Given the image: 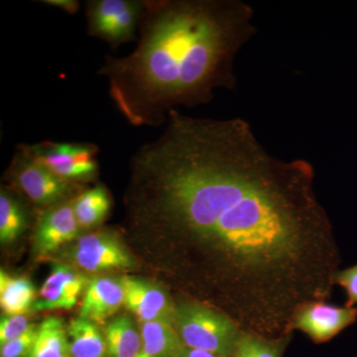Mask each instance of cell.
I'll use <instances>...</instances> for the list:
<instances>
[{"mask_svg": "<svg viewBox=\"0 0 357 357\" xmlns=\"http://www.w3.org/2000/svg\"><path fill=\"white\" fill-rule=\"evenodd\" d=\"M311 168L282 161L239 117L210 119L176 150L160 174L162 217L215 239L250 261L294 251Z\"/></svg>", "mask_w": 357, "mask_h": 357, "instance_id": "obj_1", "label": "cell"}, {"mask_svg": "<svg viewBox=\"0 0 357 357\" xmlns=\"http://www.w3.org/2000/svg\"><path fill=\"white\" fill-rule=\"evenodd\" d=\"M140 39L124 57L107 56L98 74L130 126L159 128L169 112L213 102L237 84L236 59L255 37L243 0H146Z\"/></svg>", "mask_w": 357, "mask_h": 357, "instance_id": "obj_2", "label": "cell"}, {"mask_svg": "<svg viewBox=\"0 0 357 357\" xmlns=\"http://www.w3.org/2000/svg\"><path fill=\"white\" fill-rule=\"evenodd\" d=\"M174 324L183 344L189 349L227 356L238 344L232 321L201 305L185 304L177 307Z\"/></svg>", "mask_w": 357, "mask_h": 357, "instance_id": "obj_3", "label": "cell"}, {"mask_svg": "<svg viewBox=\"0 0 357 357\" xmlns=\"http://www.w3.org/2000/svg\"><path fill=\"white\" fill-rule=\"evenodd\" d=\"M18 149L70 182H86L98 174V148L89 143L42 141L38 144L20 145Z\"/></svg>", "mask_w": 357, "mask_h": 357, "instance_id": "obj_4", "label": "cell"}, {"mask_svg": "<svg viewBox=\"0 0 357 357\" xmlns=\"http://www.w3.org/2000/svg\"><path fill=\"white\" fill-rule=\"evenodd\" d=\"M14 181L27 198L41 208H50L68 201L76 183L59 177L18 149L13 162Z\"/></svg>", "mask_w": 357, "mask_h": 357, "instance_id": "obj_5", "label": "cell"}, {"mask_svg": "<svg viewBox=\"0 0 357 357\" xmlns=\"http://www.w3.org/2000/svg\"><path fill=\"white\" fill-rule=\"evenodd\" d=\"M73 259L89 272L124 269L133 265L128 251L109 232H96L82 236L73 249Z\"/></svg>", "mask_w": 357, "mask_h": 357, "instance_id": "obj_6", "label": "cell"}, {"mask_svg": "<svg viewBox=\"0 0 357 357\" xmlns=\"http://www.w3.org/2000/svg\"><path fill=\"white\" fill-rule=\"evenodd\" d=\"M79 229L72 199L46 208L37 222L35 252L41 256L51 255L63 244L74 241Z\"/></svg>", "mask_w": 357, "mask_h": 357, "instance_id": "obj_7", "label": "cell"}, {"mask_svg": "<svg viewBox=\"0 0 357 357\" xmlns=\"http://www.w3.org/2000/svg\"><path fill=\"white\" fill-rule=\"evenodd\" d=\"M124 305L137 316L141 323L165 321L174 323L176 309L165 291L141 279L123 277Z\"/></svg>", "mask_w": 357, "mask_h": 357, "instance_id": "obj_8", "label": "cell"}, {"mask_svg": "<svg viewBox=\"0 0 357 357\" xmlns=\"http://www.w3.org/2000/svg\"><path fill=\"white\" fill-rule=\"evenodd\" d=\"M88 280L68 265L56 264L40 289L33 311L70 310L77 304Z\"/></svg>", "mask_w": 357, "mask_h": 357, "instance_id": "obj_9", "label": "cell"}, {"mask_svg": "<svg viewBox=\"0 0 357 357\" xmlns=\"http://www.w3.org/2000/svg\"><path fill=\"white\" fill-rule=\"evenodd\" d=\"M357 319L354 307H338L316 303L305 307L295 319V326L314 342H323L352 325Z\"/></svg>", "mask_w": 357, "mask_h": 357, "instance_id": "obj_10", "label": "cell"}, {"mask_svg": "<svg viewBox=\"0 0 357 357\" xmlns=\"http://www.w3.org/2000/svg\"><path fill=\"white\" fill-rule=\"evenodd\" d=\"M124 304L121 280L96 277L86 286L79 317L95 324H102Z\"/></svg>", "mask_w": 357, "mask_h": 357, "instance_id": "obj_11", "label": "cell"}, {"mask_svg": "<svg viewBox=\"0 0 357 357\" xmlns=\"http://www.w3.org/2000/svg\"><path fill=\"white\" fill-rule=\"evenodd\" d=\"M142 347L136 357H182L185 347L178 333L165 321H145L141 325Z\"/></svg>", "mask_w": 357, "mask_h": 357, "instance_id": "obj_12", "label": "cell"}, {"mask_svg": "<svg viewBox=\"0 0 357 357\" xmlns=\"http://www.w3.org/2000/svg\"><path fill=\"white\" fill-rule=\"evenodd\" d=\"M37 299L32 282L26 277H13L0 272V306L6 316L27 314Z\"/></svg>", "mask_w": 357, "mask_h": 357, "instance_id": "obj_13", "label": "cell"}, {"mask_svg": "<svg viewBox=\"0 0 357 357\" xmlns=\"http://www.w3.org/2000/svg\"><path fill=\"white\" fill-rule=\"evenodd\" d=\"M79 229L98 227L107 218L112 206L109 192L102 185L86 190L72 199Z\"/></svg>", "mask_w": 357, "mask_h": 357, "instance_id": "obj_14", "label": "cell"}, {"mask_svg": "<svg viewBox=\"0 0 357 357\" xmlns=\"http://www.w3.org/2000/svg\"><path fill=\"white\" fill-rule=\"evenodd\" d=\"M68 333L73 357L107 356V340L93 321L81 317L72 319L68 326Z\"/></svg>", "mask_w": 357, "mask_h": 357, "instance_id": "obj_15", "label": "cell"}, {"mask_svg": "<svg viewBox=\"0 0 357 357\" xmlns=\"http://www.w3.org/2000/svg\"><path fill=\"white\" fill-rule=\"evenodd\" d=\"M109 357H136L142 347V337L132 319L119 317L105 328Z\"/></svg>", "mask_w": 357, "mask_h": 357, "instance_id": "obj_16", "label": "cell"}, {"mask_svg": "<svg viewBox=\"0 0 357 357\" xmlns=\"http://www.w3.org/2000/svg\"><path fill=\"white\" fill-rule=\"evenodd\" d=\"M70 342L62 319L50 317L38 326L36 340L28 357H70Z\"/></svg>", "mask_w": 357, "mask_h": 357, "instance_id": "obj_17", "label": "cell"}, {"mask_svg": "<svg viewBox=\"0 0 357 357\" xmlns=\"http://www.w3.org/2000/svg\"><path fill=\"white\" fill-rule=\"evenodd\" d=\"M134 0H89L86 1L89 34L105 40L119 16L132 6Z\"/></svg>", "mask_w": 357, "mask_h": 357, "instance_id": "obj_18", "label": "cell"}, {"mask_svg": "<svg viewBox=\"0 0 357 357\" xmlns=\"http://www.w3.org/2000/svg\"><path fill=\"white\" fill-rule=\"evenodd\" d=\"M27 225V217L22 204L10 192H0V241L2 244L13 243Z\"/></svg>", "mask_w": 357, "mask_h": 357, "instance_id": "obj_19", "label": "cell"}, {"mask_svg": "<svg viewBox=\"0 0 357 357\" xmlns=\"http://www.w3.org/2000/svg\"><path fill=\"white\" fill-rule=\"evenodd\" d=\"M38 328L32 325L27 332L21 335L20 337L14 338L10 342L1 345L0 354L1 357H25L31 352L33 345L36 340Z\"/></svg>", "mask_w": 357, "mask_h": 357, "instance_id": "obj_20", "label": "cell"}, {"mask_svg": "<svg viewBox=\"0 0 357 357\" xmlns=\"http://www.w3.org/2000/svg\"><path fill=\"white\" fill-rule=\"evenodd\" d=\"M236 357H279L273 345L251 337H244L236 345Z\"/></svg>", "mask_w": 357, "mask_h": 357, "instance_id": "obj_21", "label": "cell"}, {"mask_svg": "<svg viewBox=\"0 0 357 357\" xmlns=\"http://www.w3.org/2000/svg\"><path fill=\"white\" fill-rule=\"evenodd\" d=\"M31 326L24 314L4 317L0 321V344H6L14 338L20 337Z\"/></svg>", "mask_w": 357, "mask_h": 357, "instance_id": "obj_22", "label": "cell"}, {"mask_svg": "<svg viewBox=\"0 0 357 357\" xmlns=\"http://www.w3.org/2000/svg\"><path fill=\"white\" fill-rule=\"evenodd\" d=\"M335 282L347 291L349 303L347 307L357 304V266L349 268L335 275Z\"/></svg>", "mask_w": 357, "mask_h": 357, "instance_id": "obj_23", "label": "cell"}, {"mask_svg": "<svg viewBox=\"0 0 357 357\" xmlns=\"http://www.w3.org/2000/svg\"><path fill=\"white\" fill-rule=\"evenodd\" d=\"M44 3L59 7L69 13H76L79 6V2L75 0H45Z\"/></svg>", "mask_w": 357, "mask_h": 357, "instance_id": "obj_24", "label": "cell"}, {"mask_svg": "<svg viewBox=\"0 0 357 357\" xmlns=\"http://www.w3.org/2000/svg\"><path fill=\"white\" fill-rule=\"evenodd\" d=\"M182 357H218L215 354L198 349H185Z\"/></svg>", "mask_w": 357, "mask_h": 357, "instance_id": "obj_25", "label": "cell"}]
</instances>
